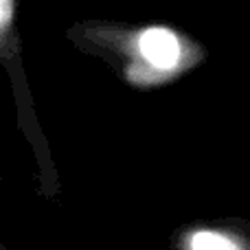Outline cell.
<instances>
[{"label":"cell","mask_w":250,"mask_h":250,"mask_svg":"<svg viewBox=\"0 0 250 250\" xmlns=\"http://www.w3.org/2000/svg\"><path fill=\"white\" fill-rule=\"evenodd\" d=\"M127 66L125 77L138 86L160 83L171 79L187 64L185 42L176 31L167 26H145L127 44Z\"/></svg>","instance_id":"cell-1"},{"label":"cell","mask_w":250,"mask_h":250,"mask_svg":"<svg viewBox=\"0 0 250 250\" xmlns=\"http://www.w3.org/2000/svg\"><path fill=\"white\" fill-rule=\"evenodd\" d=\"M182 250H246L244 242L229 230L195 229L182 239Z\"/></svg>","instance_id":"cell-2"},{"label":"cell","mask_w":250,"mask_h":250,"mask_svg":"<svg viewBox=\"0 0 250 250\" xmlns=\"http://www.w3.org/2000/svg\"><path fill=\"white\" fill-rule=\"evenodd\" d=\"M0 250H4V246H2V248H0Z\"/></svg>","instance_id":"cell-3"}]
</instances>
